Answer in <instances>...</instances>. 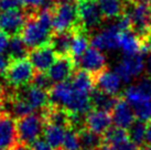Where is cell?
<instances>
[{
	"label": "cell",
	"mask_w": 151,
	"mask_h": 150,
	"mask_svg": "<svg viewBox=\"0 0 151 150\" xmlns=\"http://www.w3.org/2000/svg\"><path fill=\"white\" fill-rule=\"evenodd\" d=\"M42 8L35 12L27 13V20L23 25L20 37L30 50L47 45L50 43L51 37L53 33V16L52 6Z\"/></svg>",
	"instance_id": "6da1fadb"
},
{
	"label": "cell",
	"mask_w": 151,
	"mask_h": 150,
	"mask_svg": "<svg viewBox=\"0 0 151 150\" xmlns=\"http://www.w3.org/2000/svg\"><path fill=\"white\" fill-rule=\"evenodd\" d=\"M50 104L65 109L71 115L85 117L93 109L91 95L76 91L70 81L54 84L49 91Z\"/></svg>",
	"instance_id": "7a4b0ae2"
},
{
	"label": "cell",
	"mask_w": 151,
	"mask_h": 150,
	"mask_svg": "<svg viewBox=\"0 0 151 150\" xmlns=\"http://www.w3.org/2000/svg\"><path fill=\"white\" fill-rule=\"evenodd\" d=\"M45 120L41 112H31L17 119L18 141L31 146L34 141L42 138Z\"/></svg>",
	"instance_id": "3957f363"
},
{
	"label": "cell",
	"mask_w": 151,
	"mask_h": 150,
	"mask_svg": "<svg viewBox=\"0 0 151 150\" xmlns=\"http://www.w3.org/2000/svg\"><path fill=\"white\" fill-rule=\"evenodd\" d=\"M35 76V70L27 58L12 60L4 79L7 86L12 89H18L32 84Z\"/></svg>",
	"instance_id": "277c9868"
},
{
	"label": "cell",
	"mask_w": 151,
	"mask_h": 150,
	"mask_svg": "<svg viewBox=\"0 0 151 150\" xmlns=\"http://www.w3.org/2000/svg\"><path fill=\"white\" fill-rule=\"evenodd\" d=\"M53 32H71L80 25L76 2H54L52 6Z\"/></svg>",
	"instance_id": "5b68a950"
},
{
	"label": "cell",
	"mask_w": 151,
	"mask_h": 150,
	"mask_svg": "<svg viewBox=\"0 0 151 150\" xmlns=\"http://www.w3.org/2000/svg\"><path fill=\"white\" fill-rule=\"evenodd\" d=\"M76 6L81 27L88 33L103 23L104 17L96 0H77Z\"/></svg>",
	"instance_id": "8992f818"
},
{
	"label": "cell",
	"mask_w": 151,
	"mask_h": 150,
	"mask_svg": "<svg viewBox=\"0 0 151 150\" xmlns=\"http://www.w3.org/2000/svg\"><path fill=\"white\" fill-rule=\"evenodd\" d=\"M145 54L139 53L134 55H124L119 61L115 72L118 74L122 82L129 83L134 79L138 77L145 70Z\"/></svg>",
	"instance_id": "52a82bcc"
},
{
	"label": "cell",
	"mask_w": 151,
	"mask_h": 150,
	"mask_svg": "<svg viewBox=\"0 0 151 150\" xmlns=\"http://www.w3.org/2000/svg\"><path fill=\"white\" fill-rule=\"evenodd\" d=\"M27 20L24 10H8L0 11V30L8 37L20 35Z\"/></svg>",
	"instance_id": "ba28073f"
},
{
	"label": "cell",
	"mask_w": 151,
	"mask_h": 150,
	"mask_svg": "<svg viewBox=\"0 0 151 150\" xmlns=\"http://www.w3.org/2000/svg\"><path fill=\"white\" fill-rule=\"evenodd\" d=\"M16 92L22 100L27 102V104L32 108L33 112L35 110L42 112L50 104L49 92L35 86L33 84H30L25 87L18 88L16 89Z\"/></svg>",
	"instance_id": "9c48e42d"
},
{
	"label": "cell",
	"mask_w": 151,
	"mask_h": 150,
	"mask_svg": "<svg viewBox=\"0 0 151 150\" xmlns=\"http://www.w3.org/2000/svg\"><path fill=\"white\" fill-rule=\"evenodd\" d=\"M58 58V54L50 44L30 50L28 60L37 73H46Z\"/></svg>",
	"instance_id": "30bf717a"
},
{
	"label": "cell",
	"mask_w": 151,
	"mask_h": 150,
	"mask_svg": "<svg viewBox=\"0 0 151 150\" xmlns=\"http://www.w3.org/2000/svg\"><path fill=\"white\" fill-rule=\"evenodd\" d=\"M75 65L76 69L84 70L92 75H95L107 67V60H106L105 54L101 50H97L95 48L91 46L76 61Z\"/></svg>",
	"instance_id": "8fae6325"
},
{
	"label": "cell",
	"mask_w": 151,
	"mask_h": 150,
	"mask_svg": "<svg viewBox=\"0 0 151 150\" xmlns=\"http://www.w3.org/2000/svg\"><path fill=\"white\" fill-rule=\"evenodd\" d=\"M18 142L17 119L9 112H0V150H9Z\"/></svg>",
	"instance_id": "7c38bea8"
},
{
	"label": "cell",
	"mask_w": 151,
	"mask_h": 150,
	"mask_svg": "<svg viewBox=\"0 0 151 150\" xmlns=\"http://www.w3.org/2000/svg\"><path fill=\"white\" fill-rule=\"evenodd\" d=\"M113 118L109 112L93 108L84 118V127L99 136H104L113 126Z\"/></svg>",
	"instance_id": "4fadbf2b"
},
{
	"label": "cell",
	"mask_w": 151,
	"mask_h": 150,
	"mask_svg": "<svg viewBox=\"0 0 151 150\" xmlns=\"http://www.w3.org/2000/svg\"><path fill=\"white\" fill-rule=\"evenodd\" d=\"M75 70V62L71 56H58L54 64L46 72V75L53 84L63 83L71 79Z\"/></svg>",
	"instance_id": "5bb4252c"
},
{
	"label": "cell",
	"mask_w": 151,
	"mask_h": 150,
	"mask_svg": "<svg viewBox=\"0 0 151 150\" xmlns=\"http://www.w3.org/2000/svg\"><path fill=\"white\" fill-rule=\"evenodd\" d=\"M122 97L131 107L151 100V79L143 77L134 85H130L124 91Z\"/></svg>",
	"instance_id": "9a60e30c"
},
{
	"label": "cell",
	"mask_w": 151,
	"mask_h": 150,
	"mask_svg": "<svg viewBox=\"0 0 151 150\" xmlns=\"http://www.w3.org/2000/svg\"><path fill=\"white\" fill-rule=\"evenodd\" d=\"M95 88L101 92L108 94L111 96H117L118 92L120 91L122 79L118 76V74L115 71L109 70L106 67L105 70L93 75Z\"/></svg>",
	"instance_id": "2e32d148"
},
{
	"label": "cell",
	"mask_w": 151,
	"mask_h": 150,
	"mask_svg": "<svg viewBox=\"0 0 151 150\" xmlns=\"http://www.w3.org/2000/svg\"><path fill=\"white\" fill-rule=\"evenodd\" d=\"M110 114H111L114 126L126 130L137 119L136 115H134V108L130 106L129 103L122 96H118L117 102H116Z\"/></svg>",
	"instance_id": "e0dca14e"
},
{
	"label": "cell",
	"mask_w": 151,
	"mask_h": 150,
	"mask_svg": "<svg viewBox=\"0 0 151 150\" xmlns=\"http://www.w3.org/2000/svg\"><path fill=\"white\" fill-rule=\"evenodd\" d=\"M118 34L119 30L115 27V25H110L91 38V46L101 51L118 49Z\"/></svg>",
	"instance_id": "ac0fdd59"
},
{
	"label": "cell",
	"mask_w": 151,
	"mask_h": 150,
	"mask_svg": "<svg viewBox=\"0 0 151 150\" xmlns=\"http://www.w3.org/2000/svg\"><path fill=\"white\" fill-rule=\"evenodd\" d=\"M72 32H73V39L71 43L70 56L74 60V62H76L89 49L91 38L88 37L87 31H85L81 27V25H77Z\"/></svg>",
	"instance_id": "d6986e66"
},
{
	"label": "cell",
	"mask_w": 151,
	"mask_h": 150,
	"mask_svg": "<svg viewBox=\"0 0 151 150\" xmlns=\"http://www.w3.org/2000/svg\"><path fill=\"white\" fill-rule=\"evenodd\" d=\"M70 82L76 91L86 94V95H92V93L95 89L93 75L81 69H76Z\"/></svg>",
	"instance_id": "ffe728a7"
},
{
	"label": "cell",
	"mask_w": 151,
	"mask_h": 150,
	"mask_svg": "<svg viewBox=\"0 0 151 150\" xmlns=\"http://www.w3.org/2000/svg\"><path fill=\"white\" fill-rule=\"evenodd\" d=\"M73 39V32H53L50 40L52 49L58 56H70L71 43Z\"/></svg>",
	"instance_id": "44dd1931"
},
{
	"label": "cell",
	"mask_w": 151,
	"mask_h": 150,
	"mask_svg": "<svg viewBox=\"0 0 151 150\" xmlns=\"http://www.w3.org/2000/svg\"><path fill=\"white\" fill-rule=\"evenodd\" d=\"M104 19H118L127 10L124 0H97Z\"/></svg>",
	"instance_id": "7402d4cb"
},
{
	"label": "cell",
	"mask_w": 151,
	"mask_h": 150,
	"mask_svg": "<svg viewBox=\"0 0 151 150\" xmlns=\"http://www.w3.org/2000/svg\"><path fill=\"white\" fill-rule=\"evenodd\" d=\"M66 130L67 129L61 126L45 124L44 131H43V139L54 150H61Z\"/></svg>",
	"instance_id": "603a6c76"
},
{
	"label": "cell",
	"mask_w": 151,
	"mask_h": 150,
	"mask_svg": "<svg viewBox=\"0 0 151 150\" xmlns=\"http://www.w3.org/2000/svg\"><path fill=\"white\" fill-rule=\"evenodd\" d=\"M118 96H111L108 94L101 92L98 89H94V92L91 95V100H92L93 108L101 109V110H105V112H111L114 106L117 102Z\"/></svg>",
	"instance_id": "cb8c5ba5"
},
{
	"label": "cell",
	"mask_w": 151,
	"mask_h": 150,
	"mask_svg": "<svg viewBox=\"0 0 151 150\" xmlns=\"http://www.w3.org/2000/svg\"><path fill=\"white\" fill-rule=\"evenodd\" d=\"M129 140L134 146L141 148L146 145V133H147V121L136 119L134 124L127 129Z\"/></svg>",
	"instance_id": "d4e9b609"
},
{
	"label": "cell",
	"mask_w": 151,
	"mask_h": 150,
	"mask_svg": "<svg viewBox=\"0 0 151 150\" xmlns=\"http://www.w3.org/2000/svg\"><path fill=\"white\" fill-rule=\"evenodd\" d=\"M130 141L128 131L114 126L103 136V146H120Z\"/></svg>",
	"instance_id": "484cf974"
},
{
	"label": "cell",
	"mask_w": 151,
	"mask_h": 150,
	"mask_svg": "<svg viewBox=\"0 0 151 150\" xmlns=\"http://www.w3.org/2000/svg\"><path fill=\"white\" fill-rule=\"evenodd\" d=\"M77 133H78L81 146L83 150H89L98 148V147H103V136L93 133L85 127L77 130Z\"/></svg>",
	"instance_id": "4316f807"
},
{
	"label": "cell",
	"mask_w": 151,
	"mask_h": 150,
	"mask_svg": "<svg viewBox=\"0 0 151 150\" xmlns=\"http://www.w3.org/2000/svg\"><path fill=\"white\" fill-rule=\"evenodd\" d=\"M30 52V49L27 46L20 35H16L10 39L8 46V53L11 60H21L27 58Z\"/></svg>",
	"instance_id": "83f0119b"
},
{
	"label": "cell",
	"mask_w": 151,
	"mask_h": 150,
	"mask_svg": "<svg viewBox=\"0 0 151 150\" xmlns=\"http://www.w3.org/2000/svg\"><path fill=\"white\" fill-rule=\"evenodd\" d=\"M61 150H83L81 146L77 130L74 128H70L66 130Z\"/></svg>",
	"instance_id": "f1b7e54d"
},
{
	"label": "cell",
	"mask_w": 151,
	"mask_h": 150,
	"mask_svg": "<svg viewBox=\"0 0 151 150\" xmlns=\"http://www.w3.org/2000/svg\"><path fill=\"white\" fill-rule=\"evenodd\" d=\"M32 84L38 86V87L42 88L44 91H47V92L54 85L53 82L49 79V76L46 75V73H37V72H35V76H34Z\"/></svg>",
	"instance_id": "f546056e"
},
{
	"label": "cell",
	"mask_w": 151,
	"mask_h": 150,
	"mask_svg": "<svg viewBox=\"0 0 151 150\" xmlns=\"http://www.w3.org/2000/svg\"><path fill=\"white\" fill-rule=\"evenodd\" d=\"M22 6L21 0H1L0 1V11L16 10Z\"/></svg>",
	"instance_id": "4dcf8cb0"
},
{
	"label": "cell",
	"mask_w": 151,
	"mask_h": 150,
	"mask_svg": "<svg viewBox=\"0 0 151 150\" xmlns=\"http://www.w3.org/2000/svg\"><path fill=\"white\" fill-rule=\"evenodd\" d=\"M11 58L9 56V54L6 52V53H1L0 54V76L4 77L6 75V72L8 70L9 65L11 63Z\"/></svg>",
	"instance_id": "1f68e13d"
},
{
	"label": "cell",
	"mask_w": 151,
	"mask_h": 150,
	"mask_svg": "<svg viewBox=\"0 0 151 150\" xmlns=\"http://www.w3.org/2000/svg\"><path fill=\"white\" fill-rule=\"evenodd\" d=\"M104 150H140L137 146H134L131 141H128L120 146H103Z\"/></svg>",
	"instance_id": "d6a6232c"
},
{
	"label": "cell",
	"mask_w": 151,
	"mask_h": 150,
	"mask_svg": "<svg viewBox=\"0 0 151 150\" xmlns=\"http://www.w3.org/2000/svg\"><path fill=\"white\" fill-rule=\"evenodd\" d=\"M9 42H10L9 37L0 30V54L1 53H6V51L8 50Z\"/></svg>",
	"instance_id": "836d02e7"
},
{
	"label": "cell",
	"mask_w": 151,
	"mask_h": 150,
	"mask_svg": "<svg viewBox=\"0 0 151 150\" xmlns=\"http://www.w3.org/2000/svg\"><path fill=\"white\" fill-rule=\"evenodd\" d=\"M9 150H32V149H31V146H28V145H24L22 142L18 141L17 144H14Z\"/></svg>",
	"instance_id": "e575fe53"
},
{
	"label": "cell",
	"mask_w": 151,
	"mask_h": 150,
	"mask_svg": "<svg viewBox=\"0 0 151 150\" xmlns=\"http://www.w3.org/2000/svg\"><path fill=\"white\" fill-rule=\"evenodd\" d=\"M146 145L151 146V119L147 121V133H146Z\"/></svg>",
	"instance_id": "d590c367"
},
{
	"label": "cell",
	"mask_w": 151,
	"mask_h": 150,
	"mask_svg": "<svg viewBox=\"0 0 151 150\" xmlns=\"http://www.w3.org/2000/svg\"><path fill=\"white\" fill-rule=\"evenodd\" d=\"M52 1L56 4H62V2H76L77 0H52Z\"/></svg>",
	"instance_id": "8d00e7d4"
},
{
	"label": "cell",
	"mask_w": 151,
	"mask_h": 150,
	"mask_svg": "<svg viewBox=\"0 0 151 150\" xmlns=\"http://www.w3.org/2000/svg\"><path fill=\"white\" fill-rule=\"evenodd\" d=\"M140 150H151V146H149V145H145L143 147L140 148Z\"/></svg>",
	"instance_id": "74e56055"
},
{
	"label": "cell",
	"mask_w": 151,
	"mask_h": 150,
	"mask_svg": "<svg viewBox=\"0 0 151 150\" xmlns=\"http://www.w3.org/2000/svg\"><path fill=\"white\" fill-rule=\"evenodd\" d=\"M4 88V85H1V84H0V92H2Z\"/></svg>",
	"instance_id": "f35d334b"
},
{
	"label": "cell",
	"mask_w": 151,
	"mask_h": 150,
	"mask_svg": "<svg viewBox=\"0 0 151 150\" xmlns=\"http://www.w3.org/2000/svg\"><path fill=\"white\" fill-rule=\"evenodd\" d=\"M149 53H150V69H151V48H150V51H149Z\"/></svg>",
	"instance_id": "ab89813d"
},
{
	"label": "cell",
	"mask_w": 151,
	"mask_h": 150,
	"mask_svg": "<svg viewBox=\"0 0 151 150\" xmlns=\"http://www.w3.org/2000/svg\"><path fill=\"white\" fill-rule=\"evenodd\" d=\"M148 4H149V7H150V9H151V0H148Z\"/></svg>",
	"instance_id": "60d3db41"
},
{
	"label": "cell",
	"mask_w": 151,
	"mask_h": 150,
	"mask_svg": "<svg viewBox=\"0 0 151 150\" xmlns=\"http://www.w3.org/2000/svg\"><path fill=\"white\" fill-rule=\"evenodd\" d=\"M0 1H1V0H0Z\"/></svg>",
	"instance_id": "b9f144b4"
}]
</instances>
